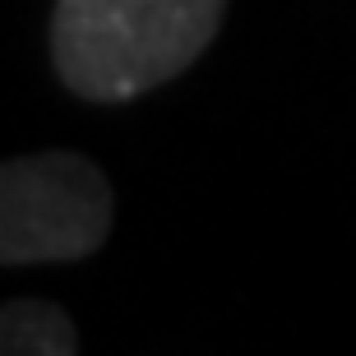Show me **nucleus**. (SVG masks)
<instances>
[{
	"mask_svg": "<svg viewBox=\"0 0 356 356\" xmlns=\"http://www.w3.org/2000/svg\"><path fill=\"white\" fill-rule=\"evenodd\" d=\"M227 0H56L51 65L83 102H130L209 51Z\"/></svg>",
	"mask_w": 356,
	"mask_h": 356,
	"instance_id": "obj_1",
	"label": "nucleus"
},
{
	"mask_svg": "<svg viewBox=\"0 0 356 356\" xmlns=\"http://www.w3.org/2000/svg\"><path fill=\"white\" fill-rule=\"evenodd\" d=\"M111 185L70 148L0 162V264H70L111 236Z\"/></svg>",
	"mask_w": 356,
	"mask_h": 356,
	"instance_id": "obj_2",
	"label": "nucleus"
},
{
	"mask_svg": "<svg viewBox=\"0 0 356 356\" xmlns=\"http://www.w3.org/2000/svg\"><path fill=\"white\" fill-rule=\"evenodd\" d=\"M79 329L56 301L19 296L0 305V356H74Z\"/></svg>",
	"mask_w": 356,
	"mask_h": 356,
	"instance_id": "obj_3",
	"label": "nucleus"
}]
</instances>
